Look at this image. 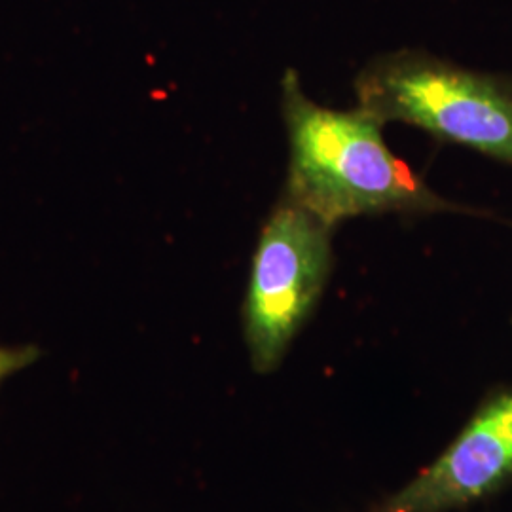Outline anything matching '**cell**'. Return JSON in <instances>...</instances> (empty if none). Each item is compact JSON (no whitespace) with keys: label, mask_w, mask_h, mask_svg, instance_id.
I'll use <instances>...</instances> for the list:
<instances>
[{"label":"cell","mask_w":512,"mask_h":512,"mask_svg":"<svg viewBox=\"0 0 512 512\" xmlns=\"http://www.w3.org/2000/svg\"><path fill=\"white\" fill-rule=\"evenodd\" d=\"M334 226L281 194L264 222L243 306L251 365L274 372L315 310L332 272Z\"/></svg>","instance_id":"obj_3"},{"label":"cell","mask_w":512,"mask_h":512,"mask_svg":"<svg viewBox=\"0 0 512 512\" xmlns=\"http://www.w3.org/2000/svg\"><path fill=\"white\" fill-rule=\"evenodd\" d=\"M281 112L289 135L283 194L330 226L363 215H433L478 211L439 196L385 145L382 122L365 110L315 103L300 76L281 78Z\"/></svg>","instance_id":"obj_1"},{"label":"cell","mask_w":512,"mask_h":512,"mask_svg":"<svg viewBox=\"0 0 512 512\" xmlns=\"http://www.w3.org/2000/svg\"><path fill=\"white\" fill-rule=\"evenodd\" d=\"M357 107L442 143L512 164V78L480 73L418 50L374 57L355 76Z\"/></svg>","instance_id":"obj_2"},{"label":"cell","mask_w":512,"mask_h":512,"mask_svg":"<svg viewBox=\"0 0 512 512\" xmlns=\"http://www.w3.org/2000/svg\"><path fill=\"white\" fill-rule=\"evenodd\" d=\"M38 359V349L35 348H2L0 346V384L18 374L19 370L33 365Z\"/></svg>","instance_id":"obj_5"},{"label":"cell","mask_w":512,"mask_h":512,"mask_svg":"<svg viewBox=\"0 0 512 512\" xmlns=\"http://www.w3.org/2000/svg\"><path fill=\"white\" fill-rule=\"evenodd\" d=\"M512 482V384L492 391L420 476L370 512H450Z\"/></svg>","instance_id":"obj_4"}]
</instances>
